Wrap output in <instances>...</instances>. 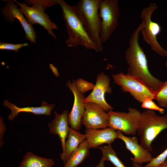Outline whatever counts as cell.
Here are the masks:
<instances>
[{
  "label": "cell",
  "instance_id": "cell-12",
  "mask_svg": "<svg viewBox=\"0 0 167 167\" xmlns=\"http://www.w3.org/2000/svg\"><path fill=\"white\" fill-rule=\"evenodd\" d=\"M13 0H6L2 8V13L6 21L11 23L18 20L22 27L25 34V38L31 43L36 44V36L34 28L28 22L24 15L18 7V4H15Z\"/></svg>",
  "mask_w": 167,
  "mask_h": 167
},
{
  "label": "cell",
  "instance_id": "cell-18",
  "mask_svg": "<svg viewBox=\"0 0 167 167\" xmlns=\"http://www.w3.org/2000/svg\"><path fill=\"white\" fill-rule=\"evenodd\" d=\"M86 137L85 134H82L79 131L70 127L64 150L60 154L61 159L64 164L67 161L72 153L86 140Z\"/></svg>",
  "mask_w": 167,
  "mask_h": 167
},
{
  "label": "cell",
  "instance_id": "cell-5",
  "mask_svg": "<svg viewBox=\"0 0 167 167\" xmlns=\"http://www.w3.org/2000/svg\"><path fill=\"white\" fill-rule=\"evenodd\" d=\"M166 129H167V114L160 116L152 110L143 111L141 113L137 130L139 144L149 151L152 152V142Z\"/></svg>",
  "mask_w": 167,
  "mask_h": 167
},
{
  "label": "cell",
  "instance_id": "cell-31",
  "mask_svg": "<svg viewBox=\"0 0 167 167\" xmlns=\"http://www.w3.org/2000/svg\"><path fill=\"white\" fill-rule=\"evenodd\" d=\"M132 164L133 167H143L141 165L134 162H132Z\"/></svg>",
  "mask_w": 167,
  "mask_h": 167
},
{
  "label": "cell",
  "instance_id": "cell-22",
  "mask_svg": "<svg viewBox=\"0 0 167 167\" xmlns=\"http://www.w3.org/2000/svg\"><path fill=\"white\" fill-rule=\"evenodd\" d=\"M155 100L161 108H167V81L163 83L156 92Z\"/></svg>",
  "mask_w": 167,
  "mask_h": 167
},
{
  "label": "cell",
  "instance_id": "cell-4",
  "mask_svg": "<svg viewBox=\"0 0 167 167\" xmlns=\"http://www.w3.org/2000/svg\"><path fill=\"white\" fill-rule=\"evenodd\" d=\"M13 1L19 5L20 11L30 24L32 26L34 24H39L47 30L49 35L56 39L53 30L58 28L45 12L47 7L58 4L56 0H25L26 3H22L15 0Z\"/></svg>",
  "mask_w": 167,
  "mask_h": 167
},
{
  "label": "cell",
  "instance_id": "cell-17",
  "mask_svg": "<svg viewBox=\"0 0 167 167\" xmlns=\"http://www.w3.org/2000/svg\"><path fill=\"white\" fill-rule=\"evenodd\" d=\"M3 105L10 109L11 111V113L8 117V119L11 121L13 120L21 112L30 113L35 115L50 116L55 105L54 104H49L45 101H42L40 106L19 107L11 103L7 100L4 101Z\"/></svg>",
  "mask_w": 167,
  "mask_h": 167
},
{
  "label": "cell",
  "instance_id": "cell-15",
  "mask_svg": "<svg viewBox=\"0 0 167 167\" xmlns=\"http://www.w3.org/2000/svg\"><path fill=\"white\" fill-rule=\"evenodd\" d=\"M86 140L90 148H96L104 144L111 145L117 138V131L109 127L85 130Z\"/></svg>",
  "mask_w": 167,
  "mask_h": 167
},
{
  "label": "cell",
  "instance_id": "cell-28",
  "mask_svg": "<svg viewBox=\"0 0 167 167\" xmlns=\"http://www.w3.org/2000/svg\"><path fill=\"white\" fill-rule=\"evenodd\" d=\"M49 66L54 74L57 76H59V75L57 68L51 64H50Z\"/></svg>",
  "mask_w": 167,
  "mask_h": 167
},
{
  "label": "cell",
  "instance_id": "cell-21",
  "mask_svg": "<svg viewBox=\"0 0 167 167\" xmlns=\"http://www.w3.org/2000/svg\"><path fill=\"white\" fill-rule=\"evenodd\" d=\"M102 154L101 159L104 161H108L115 167H127L118 157L111 145L100 146L98 148Z\"/></svg>",
  "mask_w": 167,
  "mask_h": 167
},
{
  "label": "cell",
  "instance_id": "cell-16",
  "mask_svg": "<svg viewBox=\"0 0 167 167\" xmlns=\"http://www.w3.org/2000/svg\"><path fill=\"white\" fill-rule=\"evenodd\" d=\"M54 113V118L48 124V127L50 134L58 135L61 142L63 152L70 128L68 121V111L64 110L61 114L55 111Z\"/></svg>",
  "mask_w": 167,
  "mask_h": 167
},
{
  "label": "cell",
  "instance_id": "cell-32",
  "mask_svg": "<svg viewBox=\"0 0 167 167\" xmlns=\"http://www.w3.org/2000/svg\"><path fill=\"white\" fill-rule=\"evenodd\" d=\"M165 65L167 68V61L165 63Z\"/></svg>",
  "mask_w": 167,
  "mask_h": 167
},
{
  "label": "cell",
  "instance_id": "cell-30",
  "mask_svg": "<svg viewBox=\"0 0 167 167\" xmlns=\"http://www.w3.org/2000/svg\"><path fill=\"white\" fill-rule=\"evenodd\" d=\"M159 167H167V160H166Z\"/></svg>",
  "mask_w": 167,
  "mask_h": 167
},
{
  "label": "cell",
  "instance_id": "cell-3",
  "mask_svg": "<svg viewBox=\"0 0 167 167\" xmlns=\"http://www.w3.org/2000/svg\"><path fill=\"white\" fill-rule=\"evenodd\" d=\"M100 1L80 0L73 7L88 35L100 52L103 51V47L100 36L101 19L98 12Z\"/></svg>",
  "mask_w": 167,
  "mask_h": 167
},
{
  "label": "cell",
  "instance_id": "cell-13",
  "mask_svg": "<svg viewBox=\"0 0 167 167\" xmlns=\"http://www.w3.org/2000/svg\"><path fill=\"white\" fill-rule=\"evenodd\" d=\"M66 86L72 92L74 96V102L71 112L68 114V121L70 127L79 131L81 128V119L85 111V98L83 94L78 90L75 80H69Z\"/></svg>",
  "mask_w": 167,
  "mask_h": 167
},
{
  "label": "cell",
  "instance_id": "cell-2",
  "mask_svg": "<svg viewBox=\"0 0 167 167\" xmlns=\"http://www.w3.org/2000/svg\"><path fill=\"white\" fill-rule=\"evenodd\" d=\"M61 8L63 19L68 34L65 41L67 46L75 47L82 46L88 49L99 52L96 44L92 40L77 16L73 6L63 0H56Z\"/></svg>",
  "mask_w": 167,
  "mask_h": 167
},
{
  "label": "cell",
  "instance_id": "cell-24",
  "mask_svg": "<svg viewBox=\"0 0 167 167\" xmlns=\"http://www.w3.org/2000/svg\"><path fill=\"white\" fill-rule=\"evenodd\" d=\"M76 85L79 91L82 93L92 90L95 85L92 83L85 81L82 78H79L75 81Z\"/></svg>",
  "mask_w": 167,
  "mask_h": 167
},
{
  "label": "cell",
  "instance_id": "cell-27",
  "mask_svg": "<svg viewBox=\"0 0 167 167\" xmlns=\"http://www.w3.org/2000/svg\"><path fill=\"white\" fill-rule=\"evenodd\" d=\"M6 129V126L2 118H0V147L2 148L4 144L3 139Z\"/></svg>",
  "mask_w": 167,
  "mask_h": 167
},
{
  "label": "cell",
  "instance_id": "cell-8",
  "mask_svg": "<svg viewBox=\"0 0 167 167\" xmlns=\"http://www.w3.org/2000/svg\"><path fill=\"white\" fill-rule=\"evenodd\" d=\"M99 15L101 18L100 36L102 43L107 41L118 25L120 16L118 0H100Z\"/></svg>",
  "mask_w": 167,
  "mask_h": 167
},
{
  "label": "cell",
  "instance_id": "cell-6",
  "mask_svg": "<svg viewBox=\"0 0 167 167\" xmlns=\"http://www.w3.org/2000/svg\"><path fill=\"white\" fill-rule=\"evenodd\" d=\"M158 8L155 3H151L142 10L140 18L143 25L140 33L143 40L151 49L160 56L165 57L167 56V51L161 45L157 40V36L161 31V27L152 19V14Z\"/></svg>",
  "mask_w": 167,
  "mask_h": 167
},
{
  "label": "cell",
  "instance_id": "cell-9",
  "mask_svg": "<svg viewBox=\"0 0 167 167\" xmlns=\"http://www.w3.org/2000/svg\"><path fill=\"white\" fill-rule=\"evenodd\" d=\"M127 112H107L108 127L121 131L125 135L135 136L137 133L141 113L137 109L130 107Z\"/></svg>",
  "mask_w": 167,
  "mask_h": 167
},
{
  "label": "cell",
  "instance_id": "cell-20",
  "mask_svg": "<svg viewBox=\"0 0 167 167\" xmlns=\"http://www.w3.org/2000/svg\"><path fill=\"white\" fill-rule=\"evenodd\" d=\"M89 148L86 140L72 153L63 167H77L88 156Z\"/></svg>",
  "mask_w": 167,
  "mask_h": 167
},
{
  "label": "cell",
  "instance_id": "cell-25",
  "mask_svg": "<svg viewBox=\"0 0 167 167\" xmlns=\"http://www.w3.org/2000/svg\"><path fill=\"white\" fill-rule=\"evenodd\" d=\"M29 45L28 43H24L18 44H13L10 43L0 42V49L2 50H8L19 51V50L21 48L28 46Z\"/></svg>",
  "mask_w": 167,
  "mask_h": 167
},
{
  "label": "cell",
  "instance_id": "cell-11",
  "mask_svg": "<svg viewBox=\"0 0 167 167\" xmlns=\"http://www.w3.org/2000/svg\"><path fill=\"white\" fill-rule=\"evenodd\" d=\"M110 81L109 76L104 73L101 72L99 74L92 91L85 98L84 102L96 104L102 107L106 111L113 110V107L107 102L105 97V93L110 94L112 92Z\"/></svg>",
  "mask_w": 167,
  "mask_h": 167
},
{
  "label": "cell",
  "instance_id": "cell-1",
  "mask_svg": "<svg viewBox=\"0 0 167 167\" xmlns=\"http://www.w3.org/2000/svg\"><path fill=\"white\" fill-rule=\"evenodd\" d=\"M143 25L141 22L134 31L125 52V59L128 66L127 73L141 79L156 92L163 82L149 71L146 56L139 45V36Z\"/></svg>",
  "mask_w": 167,
  "mask_h": 167
},
{
  "label": "cell",
  "instance_id": "cell-26",
  "mask_svg": "<svg viewBox=\"0 0 167 167\" xmlns=\"http://www.w3.org/2000/svg\"><path fill=\"white\" fill-rule=\"evenodd\" d=\"M141 106L143 108L157 111L161 113H163L165 111L163 109L157 105L153 100L150 99L144 100L142 103Z\"/></svg>",
  "mask_w": 167,
  "mask_h": 167
},
{
  "label": "cell",
  "instance_id": "cell-7",
  "mask_svg": "<svg viewBox=\"0 0 167 167\" xmlns=\"http://www.w3.org/2000/svg\"><path fill=\"white\" fill-rule=\"evenodd\" d=\"M112 77L122 91L129 93L139 103L141 104L146 99L155 100L156 92L138 78L122 72L113 75Z\"/></svg>",
  "mask_w": 167,
  "mask_h": 167
},
{
  "label": "cell",
  "instance_id": "cell-29",
  "mask_svg": "<svg viewBox=\"0 0 167 167\" xmlns=\"http://www.w3.org/2000/svg\"><path fill=\"white\" fill-rule=\"evenodd\" d=\"M104 162L101 159L98 164L95 167H104Z\"/></svg>",
  "mask_w": 167,
  "mask_h": 167
},
{
  "label": "cell",
  "instance_id": "cell-14",
  "mask_svg": "<svg viewBox=\"0 0 167 167\" xmlns=\"http://www.w3.org/2000/svg\"><path fill=\"white\" fill-rule=\"evenodd\" d=\"M117 138L122 140L124 143L126 148L133 155L131 158L132 162L140 165L149 163L153 158L151 152L143 148L138 142L137 137L125 136L120 131H117Z\"/></svg>",
  "mask_w": 167,
  "mask_h": 167
},
{
  "label": "cell",
  "instance_id": "cell-23",
  "mask_svg": "<svg viewBox=\"0 0 167 167\" xmlns=\"http://www.w3.org/2000/svg\"><path fill=\"white\" fill-rule=\"evenodd\" d=\"M167 158V148L155 158L143 167H159L166 161Z\"/></svg>",
  "mask_w": 167,
  "mask_h": 167
},
{
  "label": "cell",
  "instance_id": "cell-19",
  "mask_svg": "<svg viewBox=\"0 0 167 167\" xmlns=\"http://www.w3.org/2000/svg\"><path fill=\"white\" fill-rule=\"evenodd\" d=\"M54 164L52 159L38 156L28 152L24 155L18 167H51Z\"/></svg>",
  "mask_w": 167,
  "mask_h": 167
},
{
  "label": "cell",
  "instance_id": "cell-10",
  "mask_svg": "<svg viewBox=\"0 0 167 167\" xmlns=\"http://www.w3.org/2000/svg\"><path fill=\"white\" fill-rule=\"evenodd\" d=\"M81 124L86 129H99L108 127L107 113L99 105L92 102L85 103V111Z\"/></svg>",
  "mask_w": 167,
  "mask_h": 167
}]
</instances>
